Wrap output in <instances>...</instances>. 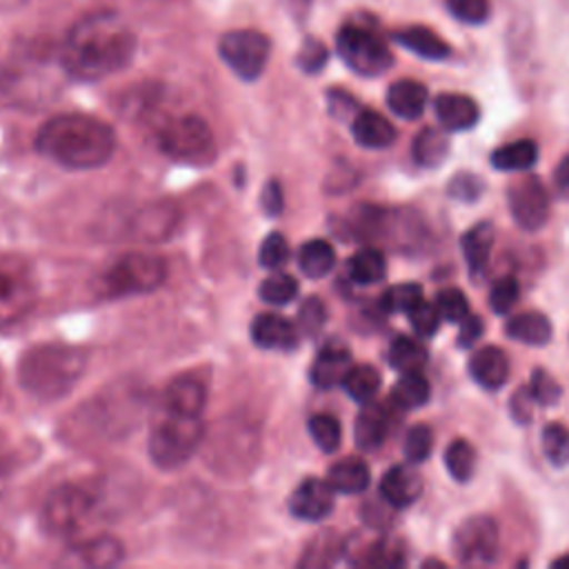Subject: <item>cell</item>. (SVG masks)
Masks as SVG:
<instances>
[{"instance_id":"55","label":"cell","mask_w":569,"mask_h":569,"mask_svg":"<svg viewBox=\"0 0 569 569\" xmlns=\"http://www.w3.org/2000/svg\"><path fill=\"white\" fill-rule=\"evenodd\" d=\"M553 182H556L558 189H569V156H565V158L560 160V164L556 167Z\"/></svg>"},{"instance_id":"17","label":"cell","mask_w":569,"mask_h":569,"mask_svg":"<svg viewBox=\"0 0 569 569\" xmlns=\"http://www.w3.org/2000/svg\"><path fill=\"white\" fill-rule=\"evenodd\" d=\"M162 402H164L167 413L200 416V411L207 402V391H204V385L198 378L178 376L167 385Z\"/></svg>"},{"instance_id":"53","label":"cell","mask_w":569,"mask_h":569,"mask_svg":"<svg viewBox=\"0 0 569 569\" xmlns=\"http://www.w3.org/2000/svg\"><path fill=\"white\" fill-rule=\"evenodd\" d=\"M531 407H533V396L529 389H520L513 393L511 398V413L516 420L520 422H529L531 420Z\"/></svg>"},{"instance_id":"16","label":"cell","mask_w":569,"mask_h":569,"mask_svg":"<svg viewBox=\"0 0 569 569\" xmlns=\"http://www.w3.org/2000/svg\"><path fill=\"white\" fill-rule=\"evenodd\" d=\"M353 367L351 362V353L345 345L331 342L327 347L320 349V353L316 356L309 378L318 389H331L342 385V380L347 378L349 369Z\"/></svg>"},{"instance_id":"13","label":"cell","mask_w":569,"mask_h":569,"mask_svg":"<svg viewBox=\"0 0 569 569\" xmlns=\"http://www.w3.org/2000/svg\"><path fill=\"white\" fill-rule=\"evenodd\" d=\"M507 202L513 220L527 231L540 229L549 218L547 189L536 176L511 182L507 189Z\"/></svg>"},{"instance_id":"23","label":"cell","mask_w":569,"mask_h":569,"mask_svg":"<svg viewBox=\"0 0 569 569\" xmlns=\"http://www.w3.org/2000/svg\"><path fill=\"white\" fill-rule=\"evenodd\" d=\"M389 427H391V416L385 409V405H365V409H360L353 425L356 445L365 451L378 449L385 442Z\"/></svg>"},{"instance_id":"57","label":"cell","mask_w":569,"mask_h":569,"mask_svg":"<svg viewBox=\"0 0 569 569\" xmlns=\"http://www.w3.org/2000/svg\"><path fill=\"white\" fill-rule=\"evenodd\" d=\"M551 567H569V556H562V558H556L551 562Z\"/></svg>"},{"instance_id":"54","label":"cell","mask_w":569,"mask_h":569,"mask_svg":"<svg viewBox=\"0 0 569 569\" xmlns=\"http://www.w3.org/2000/svg\"><path fill=\"white\" fill-rule=\"evenodd\" d=\"M262 209L269 213V216H278L282 211V189L276 180L267 182V187L262 189Z\"/></svg>"},{"instance_id":"7","label":"cell","mask_w":569,"mask_h":569,"mask_svg":"<svg viewBox=\"0 0 569 569\" xmlns=\"http://www.w3.org/2000/svg\"><path fill=\"white\" fill-rule=\"evenodd\" d=\"M167 278V262L149 251H131L120 256L102 276V291L111 298L149 293Z\"/></svg>"},{"instance_id":"39","label":"cell","mask_w":569,"mask_h":569,"mask_svg":"<svg viewBox=\"0 0 569 569\" xmlns=\"http://www.w3.org/2000/svg\"><path fill=\"white\" fill-rule=\"evenodd\" d=\"M309 433H311L313 442H316L322 451H327V453H331V451H336V449L340 447V438H342L340 422H338L333 416H329V413H316V416H311V420H309Z\"/></svg>"},{"instance_id":"19","label":"cell","mask_w":569,"mask_h":569,"mask_svg":"<svg viewBox=\"0 0 569 569\" xmlns=\"http://www.w3.org/2000/svg\"><path fill=\"white\" fill-rule=\"evenodd\" d=\"M433 109H436L438 122L447 131H467L480 118V109L476 100L462 93H440L436 98Z\"/></svg>"},{"instance_id":"3","label":"cell","mask_w":569,"mask_h":569,"mask_svg":"<svg viewBox=\"0 0 569 569\" xmlns=\"http://www.w3.org/2000/svg\"><path fill=\"white\" fill-rule=\"evenodd\" d=\"M60 76L69 78L60 58V49L53 51L47 42L29 40L13 49L4 60L0 87L7 98L31 104L51 98L58 91Z\"/></svg>"},{"instance_id":"47","label":"cell","mask_w":569,"mask_h":569,"mask_svg":"<svg viewBox=\"0 0 569 569\" xmlns=\"http://www.w3.org/2000/svg\"><path fill=\"white\" fill-rule=\"evenodd\" d=\"M518 296H520V289H518L516 278L505 276V278H500V280L491 287L489 305H491V309H493L496 313H507V311L516 305Z\"/></svg>"},{"instance_id":"52","label":"cell","mask_w":569,"mask_h":569,"mask_svg":"<svg viewBox=\"0 0 569 569\" xmlns=\"http://www.w3.org/2000/svg\"><path fill=\"white\" fill-rule=\"evenodd\" d=\"M482 331H485L482 318L469 313V316L462 320V327H460V333H458V345H460V347H471V345L482 336Z\"/></svg>"},{"instance_id":"33","label":"cell","mask_w":569,"mask_h":569,"mask_svg":"<svg viewBox=\"0 0 569 569\" xmlns=\"http://www.w3.org/2000/svg\"><path fill=\"white\" fill-rule=\"evenodd\" d=\"M298 264L305 276L309 278H322L327 276L336 264L333 247L327 240H309L300 247Z\"/></svg>"},{"instance_id":"44","label":"cell","mask_w":569,"mask_h":569,"mask_svg":"<svg viewBox=\"0 0 569 569\" xmlns=\"http://www.w3.org/2000/svg\"><path fill=\"white\" fill-rule=\"evenodd\" d=\"M407 313H409V320H411L413 331H416L418 336H422V338L433 336V333L438 331V327H440V320H442V316H440L436 302H427V300H420V302H418L416 307H411Z\"/></svg>"},{"instance_id":"38","label":"cell","mask_w":569,"mask_h":569,"mask_svg":"<svg viewBox=\"0 0 569 569\" xmlns=\"http://www.w3.org/2000/svg\"><path fill=\"white\" fill-rule=\"evenodd\" d=\"M542 451L556 467L569 462V431L560 422H549L542 429Z\"/></svg>"},{"instance_id":"21","label":"cell","mask_w":569,"mask_h":569,"mask_svg":"<svg viewBox=\"0 0 569 569\" xmlns=\"http://www.w3.org/2000/svg\"><path fill=\"white\" fill-rule=\"evenodd\" d=\"M469 373L480 387L498 389L509 378V360L502 349L489 345L469 358Z\"/></svg>"},{"instance_id":"9","label":"cell","mask_w":569,"mask_h":569,"mask_svg":"<svg viewBox=\"0 0 569 569\" xmlns=\"http://www.w3.org/2000/svg\"><path fill=\"white\" fill-rule=\"evenodd\" d=\"M38 282L20 256H0V329L20 320L36 302Z\"/></svg>"},{"instance_id":"11","label":"cell","mask_w":569,"mask_h":569,"mask_svg":"<svg viewBox=\"0 0 569 569\" xmlns=\"http://www.w3.org/2000/svg\"><path fill=\"white\" fill-rule=\"evenodd\" d=\"M93 493L80 485L58 487L44 502L42 522L51 533L76 531L93 509Z\"/></svg>"},{"instance_id":"43","label":"cell","mask_w":569,"mask_h":569,"mask_svg":"<svg viewBox=\"0 0 569 569\" xmlns=\"http://www.w3.org/2000/svg\"><path fill=\"white\" fill-rule=\"evenodd\" d=\"M436 307H438L442 320H447V322H462L469 316L467 298L456 287L440 289L438 296H436Z\"/></svg>"},{"instance_id":"35","label":"cell","mask_w":569,"mask_h":569,"mask_svg":"<svg viewBox=\"0 0 569 569\" xmlns=\"http://www.w3.org/2000/svg\"><path fill=\"white\" fill-rule=\"evenodd\" d=\"M387 262L378 249H360L349 260V276L358 284H376L385 278Z\"/></svg>"},{"instance_id":"12","label":"cell","mask_w":569,"mask_h":569,"mask_svg":"<svg viewBox=\"0 0 569 569\" xmlns=\"http://www.w3.org/2000/svg\"><path fill=\"white\" fill-rule=\"evenodd\" d=\"M453 553L467 565H489L498 556V527L489 516L467 518L453 533Z\"/></svg>"},{"instance_id":"56","label":"cell","mask_w":569,"mask_h":569,"mask_svg":"<svg viewBox=\"0 0 569 569\" xmlns=\"http://www.w3.org/2000/svg\"><path fill=\"white\" fill-rule=\"evenodd\" d=\"M27 0H0V13H9V11H16L24 4Z\"/></svg>"},{"instance_id":"32","label":"cell","mask_w":569,"mask_h":569,"mask_svg":"<svg viewBox=\"0 0 569 569\" xmlns=\"http://www.w3.org/2000/svg\"><path fill=\"white\" fill-rule=\"evenodd\" d=\"M411 153L420 167H438L449 153V140L440 129L427 127L413 138Z\"/></svg>"},{"instance_id":"26","label":"cell","mask_w":569,"mask_h":569,"mask_svg":"<svg viewBox=\"0 0 569 569\" xmlns=\"http://www.w3.org/2000/svg\"><path fill=\"white\" fill-rule=\"evenodd\" d=\"M505 329L509 338L525 345H533V347H540L551 338V322L540 311H522L509 318Z\"/></svg>"},{"instance_id":"10","label":"cell","mask_w":569,"mask_h":569,"mask_svg":"<svg viewBox=\"0 0 569 569\" xmlns=\"http://www.w3.org/2000/svg\"><path fill=\"white\" fill-rule=\"evenodd\" d=\"M218 51L222 60L244 80H253L262 73L269 53H271V42L264 33L256 29H236L227 31L220 38Z\"/></svg>"},{"instance_id":"45","label":"cell","mask_w":569,"mask_h":569,"mask_svg":"<svg viewBox=\"0 0 569 569\" xmlns=\"http://www.w3.org/2000/svg\"><path fill=\"white\" fill-rule=\"evenodd\" d=\"M449 13L467 24H482L489 18V0H447Z\"/></svg>"},{"instance_id":"14","label":"cell","mask_w":569,"mask_h":569,"mask_svg":"<svg viewBox=\"0 0 569 569\" xmlns=\"http://www.w3.org/2000/svg\"><path fill=\"white\" fill-rule=\"evenodd\" d=\"M333 487L327 480L307 478L289 498V511L300 520H322L333 509Z\"/></svg>"},{"instance_id":"37","label":"cell","mask_w":569,"mask_h":569,"mask_svg":"<svg viewBox=\"0 0 569 569\" xmlns=\"http://www.w3.org/2000/svg\"><path fill=\"white\" fill-rule=\"evenodd\" d=\"M445 465L458 482H467L476 471V449L467 440H453L445 451Z\"/></svg>"},{"instance_id":"18","label":"cell","mask_w":569,"mask_h":569,"mask_svg":"<svg viewBox=\"0 0 569 569\" xmlns=\"http://www.w3.org/2000/svg\"><path fill=\"white\" fill-rule=\"evenodd\" d=\"M380 493L391 507H409L422 493V478L409 465H396L382 476Z\"/></svg>"},{"instance_id":"5","label":"cell","mask_w":569,"mask_h":569,"mask_svg":"<svg viewBox=\"0 0 569 569\" xmlns=\"http://www.w3.org/2000/svg\"><path fill=\"white\" fill-rule=\"evenodd\" d=\"M204 438L200 416L167 413L149 436V456L162 469H176L187 462Z\"/></svg>"},{"instance_id":"20","label":"cell","mask_w":569,"mask_h":569,"mask_svg":"<svg viewBox=\"0 0 569 569\" xmlns=\"http://www.w3.org/2000/svg\"><path fill=\"white\" fill-rule=\"evenodd\" d=\"M251 338L262 349L289 351L298 345V333L293 325L276 313H260L251 322Z\"/></svg>"},{"instance_id":"46","label":"cell","mask_w":569,"mask_h":569,"mask_svg":"<svg viewBox=\"0 0 569 569\" xmlns=\"http://www.w3.org/2000/svg\"><path fill=\"white\" fill-rule=\"evenodd\" d=\"M287 258H289V242L284 240V236L269 233L260 244V253H258L260 264L267 269H280L287 262Z\"/></svg>"},{"instance_id":"30","label":"cell","mask_w":569,"mask_h":569,"mask_svg":"<svg viewBox=\"0 0 569 569\" xmlns=\"http://www.w3.org/2000/svg\"><path fill=\"white\" fill-rule=\"evenodd\" d=\"M538 160V147L533 140H516L491 153V164L500 171H525Z\"/></svg>"},{"instance_id":"22","label":"cell","mask_w":569,"mask_h":569,"mask_svg":"<svg viewBox=\"0 0 569 569\" xmlns=\"http://www.w3.org/2000/svg\"><path fill=\"white\" fill-rule=\"evenodd\" d=\"M351 133L360 147L385 149L396 140V127L378 111H358L351 122Z\"/></svg>"},{"instance_id":"6","label":"cell","mask_w":569,"mask_h":569,"mask_svg":"<svg viewBox=\"0 0 569 569\" xmlns=\"http://www.w3.org/2000/svg\"><path fill=\"white\" fill-rule=\"evenodd\" d=\"M158 147L164 156L189 164H209L216 156V140L209 124L193 113L169 118L158 129Z\"/></svg>"},{"instance_id":"4","label":"cell","mask_w":569,"mask_h":569,"mask_svg":"<svg viewBox=\"0 0 569 569\" xmlns=\"http://www.w3.org/2000/svg\"><path fill=\"white\" fill-rule=\"evenodd\" d=\"M84 367L87 356L78 347L47 342L20 356L18 380L27 393L40 400H56L80 380Z\"/></svg>"},{"instance_id":"41","label":"cell","mask_w":569,"mask_h":569,"mask_svg":"<svg viewBox=\"0 0 569 569\" xmlns=\"http://www.w3.org/2000/svg\"><path fill=\"white\" fill-rule=\"evenodd\" d=\"M298 293V282L289 273L276 271L273 276L264 278L260 284V298L269 305H287Z\"/></svg>"},{"instance_id":"24","label":"cell","mask_w":569,"mask_h":569,"mask_svg":"<svg viewBox=\"0 0 569 569\" xmlns=\"http://www.w3.org/2000/svg\"><path fill=\"white\" fill-rule=\"evenodd\" d=\"M427 98H429V93L422 82L402 78L389 87L387 107L405 120H416L422 116V111L427 107Z\"/></svg>"},{"instance_id":"42","label":"cell","mask_w":569,"mask_h":569,"mask_svg":"<svg viewBox=\"0 0 569 569\" xmlns=\"http://www.w3.org/2000/svg\"><path fill=\"white\" fill-rule=\"evenodd\" d=\"M431 447H433V433H431V429H429L427 425H413V427L407 431V436H405V447H402V451H405L407 462L418 465V462H422V460L429 458Z\"/></svg>"},{"instance_id":"25","label":"cell","mask_w":569,"mask_h":569,"mask_svg":"<svg viewBox=\"0 0 569 569\" xmlns=\"http://www.w3.org/2000/svg\"><path fill=\"white\" fill-rule=\"evenodd\" d=\"M393 40L400 47H405V49H409L416 56L427 58V60H445L449 56V44L442 38H438L431 29L420 27V24L405 27V29L396 31Z\"/></svg>"},{"instance_id":"2","label":"cell","mask_w":569,"mask_h":569,"mask_svg":"<svg viewBox=\"0 0 569 569\" xmlns=\"http://www.w3.org/2000/svg\"><path fill=\"white\" fill-rule=\"evenodd\" d=\"M36 147L67 169L102 167L116 149L111 127L87 113H60L42 124Z\"/></svg>"},{"instance_id":"36","label":"cell","mask_w":569,"mask_h":569,"mask_svg":"<svg viewBox=\"0 0 569 569\" xmlns=\"http://www.w3.org/2000/svg\"><path fill=\"white\" fill-rule=\"evenodd\" d=\"M347 393L358 402H369L380 389V373L371 365H353L342 380Z\"/></svg>"},{"instance_id":"28","label":"cell","mask_w":569,"mask_h":569,"mask_svg":"<svg viewBox=\"0 0 569 569\" xmlns=\"http://www.w3.org/2000/svg\"><path fill=\"white\" fill-rule=\"evenodd\" d=\"M460 244H462V253H465V260L469 264V271L471 273H482L485 267H487L491 247H493V224L491 222H480V224L471 227L462 236Z\"/></svg>"},{"instance_id":"49","label":"cell","mask_w":569,"mask_h":569,"mask_svg":"<svg viewBox=\"0 0 569 569\" xmlns=\"http://www.w3.org/2000/svg\"><path fill=\"white\" fill-rule=\"evenodd\" d=\"M327 309L320 298H307L298 311V325L305 333H318L325 325Z\"/></svg>"},{"instance_id":"48","label":"cell","mask_w":569,"mask_h":569,"mask_svg":"<svg viewBox=\"0 0 569 569\" xmlns=\"http://www.w3.org/2000/svg\"><path fill=\"white\" fill-rule=\"evenodd\" d=\"M529 391H531L533 400L540 402V405H556L558 398H560V393H562L560 385H558L545 369H536V371L531 373Z\"/></svg>"},{"instance_id":"27","label":"cell","mask_w":569,"mask_h":569,"mask_svg":"<svg viewBox=\"0 0 569 569\" xmlns=\"http://www.w3.org/2000/svg\"><path fill=\"white\" fill-rule=\"evenodd\" d=\"M369 467L358 458H345L336 462L327 473V482L338 493H360L369 487Z\"/></svg>"},{"instance_id":"8","label":"cell","mask_w":569,"mask_h":569,"mask_svg":"<svg viewBox=\"0 0 569 569\" xmlns=\"http://www.w3.org/2000/svg\"><path fill=\"white\" fill-rule=\"evenodd\" d=\"M340 58L360 76H380L393 62L385 40L369 27L345 24L336 36Z\"/></svg>"},{"instance_id":"51","label":"cell","mask_w":569,"mask_h":569,"mask_svg":"<svg viewBox=\"0 0 569 569\" xmlns=\"http://www.w3.org/2000/svg\"><path fill=\"white\" fill-rule=\"evenodd\" d=\"M449 191H451L453 198L471 200L480 193V182L476 180V176H456L449 184Z\"/></svg>"},{"instance_id":"15","label":"cell","mask_w":569,"mask_h":569,"mask_svg":"<svg viewBox=\"0 0 569 569\" xmlns=\"http://www.w3.org/2000/svg\"><path fill=\"white\" fill-rule=\"evenodd\" d=\"M178 224V209L171 202H153L136 211L131 220L133 238L142 242H158L171 236Z\"/></svg>"},{"instance_id":"34","label":"cell","mask_w":569,"mask_h":569,"mask_svg":"<svg viewBox=\"0 0 569 569\" xmlns=\"http://www.w3.org/2000/svg\"><path fill=\"white\" fill-rule=\"evenodd\" d=\"M429 400V382L420 371L402 373L391 389V402L400 409H416Z\"/></svg>"},{"instance_id":"50","label":"cell","mask_w":569,"mask_h":569,"mask_svg":"<svg viewBox=\"0 0 569 569\" xmlns=\"http://www.w3.org/2000/svg\"><path fill=\"white\" fill-rule=\"evenodd\" d=\"M327 62V49L320 40H305L300 53H298V64L307 71V73H316L318 69H322V64Z\"/></svg>"},{"instance_id":"29","label":"cell","mask_w":569,"mask_h":569,"mask_svg":"<svg viewBox=\"0 0 569 569\" xmlns=\"http://www.w3.org/2000/svg\"><path fill=\"white\" fill-rule=\"evenodd\" d=\"M73 553H76L78 562H82V565L111 567L122 560L124 549H122L120 540H116L111 536H100V538H91V540L78 545V549Z\"/></svg>"},{"instance_id":"1","label":"cell","mask_w":569,"mask_h":569,"mask_svg":"<svg viewBox=\"0 0 569 569\" xmlns=\"http://www.w3.org/2000/svg\"><path fill=\"white\" fill-rule=\"evenodd\" d=\"M136 53V33L116 11L82 16L60 44V58L76 80H100L124 69Z\"/></svg>"},{"instance_id":"40","label":"cell","mask_w":569,"mask_h":569,"mask_svg":"<svg viewBox=\"0 0 569 569\" xmlns=\"http://www.w3.org/2000/svg\"><path fill=\"white\" fill-rule=\"evenodd\" d=\"M422 300V289L416 282H400L391 289H387L380 298V305L385 311L391 313H407L411 307H416Z\"/></svg>"},{"instance_id":"31","label":"cell","mask_w":569,"mask_h":569,"mask_svg":"<svg viewBox=\"0 0 569 569\" xmlns=\"http://www.w3.org/2000/svg\"><path fill=\"white\" fill-rule=\"evenodd\" d=\"M389 365L400 373L422 371V367L427 365V349L416 338L398 336L389 345Z\"/></svg>"}]
</instances>
